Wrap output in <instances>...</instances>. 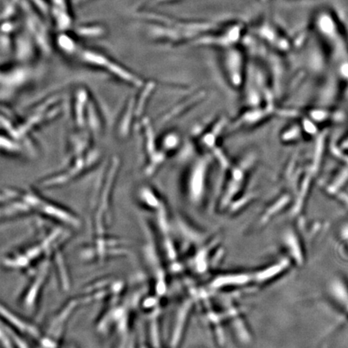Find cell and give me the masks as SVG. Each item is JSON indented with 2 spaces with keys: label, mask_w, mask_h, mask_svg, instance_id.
Returning a JSON list of instances; mask_svg holds the SVG:
<instances>
[{
  "label": "cell",
  "mask_w": 348,
  "mask_h": 348,
  "mask_svg": "<svg viewBox=\"0 0 348 348\" xmlns=\"http://www.w3.org/2000/svg\"><path fill=\"white\" fill-rule=\"evenodd\" d=\"M81 58L86 63L106 69L108 72L111 73V74L117 76L125 82H130L134 86H140L142 85L141 84L142 82L137 76H135L133 73L128 72L125 69L120 67L115 62H111L110 60L107 59L100 53H96L92 51H84L81 55Z\"/></svg>",
  "instance_id": "obj_1"
},
{
  "label": "cell",
  "mask_w": 348,
  "mask_h": 348,
  "mask_svg": "<svg viewBox=\"0 0 348 348\" xmlns=\"http://www.w3.org/2000/svg\"><path fill=\"white\" fill-rule=\"evenodd\" d=\"M2 318L7 321V326L13 328L14 331L20 333L21 336H27L37 342L41 339L42 335L36 327L11 313L9 309L2 307Z\"/></svg>",
  "instance_id": "obj_2"
},
{
  "label": "cell",
  "mask_w": 348,
  "mask_h": 348,
  "mask_svg": "<svg viewBox=\"0 0 348 348\" xmlns=\"http://www.w3.org/2000/svg\"><path fill=\"white\" fill-rule=\"evenodd\" d=\"M49 261L47 260L45 264L42 266L41 271L40 275H38L36 278L32 281L31 284L27 288L25 294L23 296L21 300V304L23 307L27 309V311H32L31 309L34 308L36 303L35 301L37 299L38 295L41 290V287L43 285L44 280L47 277V274L49 271Z\"/></svg>",
  "instance_id": "obj_3"
},
{
  "label": "cell",
  "mask_w": 348,
  "mask_h": 348,
  "mask_svg": "<svg viewBox=\"0 0 348 348\" xmlns=\"http://www.w3.org/2000/svg\"><path fill=\"white\" fill-rule=\"evenodd\" d=\"M105 33V29L100 25H83L77 29V34L84 37H100Z\"/></svg>",
  "instance_id": "obj_4"
},
{
  "label": "cell",
  "mask_w": 348,
  "mask_h": 348,
  "mask_svg": "<svg viewBox=\"0 0 348 348\" xmlns=\"http://www.w3.org/2000/svg\"><path fill=\"white\" fill-rule=\"evenodd\" d=\"M60 39V46L62 47V49H65L66 51H73V48H74V44H73V41L70 40V38L67 35H62ZM70 53V52H69Z\"/></svg>",
  "instance_id": "obj_5"
},
{
  "label": "cell",
  "mask_w": 348,
  "mask_h": 348,
  "mask_svg": "<svg viewBox=\"0 0 348 348\" xmlns=\"http://www.w3.org/2000/svg\"><path fill=\"white\" fill-rule=\"evenodd\" d=\"M84 1L86 2V1H88V0H79V2H83Z\"/></svg>",
  "instance_id": "obj_6"
}]
</instances>
